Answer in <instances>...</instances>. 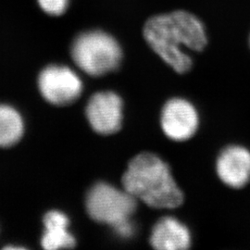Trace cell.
<instances>
[{
    "mask_svg": "<svg viewBox=\"0 0 250 250\" xmlns=\"http://www.w3.org/2000/svg\"><path fill=\"white\" fill-rule=\"evenodd\" d=\"M144 36L152 49L178 73L192 67V60L183 51V46L201 51L207 45L203 24L187 11L152 17L145 24Z\"/></svg>",
    "mask_w": 250,
    "mask_h": 250,
    "instance_id": "6da1fadb",
    "label": "cell"
},
{
    "mask_svg": "<svg viewBox=\"0 0 250 250\" xmlns=\"http://www.w3.org/2000/svg\"><path fill=\"white\" fill-rule=\"evenodd\" d=\"M122 182L125 191L151 208H175L184 201L168 164L152 153L135 156Z\"/></svg>",
    "mask_w": 250,
    "mask_h": 250,
    "instance_id": "7a4b0ae2",
    "label": "cell"
},
{
    "mask_svg": "<svg viewBox=\"0 0 250 250\" xmlns=\"http://www.w3.org/2000/svg\"><path fill=\"white\" fill-rule=\"evenodd\" d=\"M72 57L82 71L91 76H102L120 66L122 50L112 36L101 31H91L73 41Z\"/></svg>",
    "mask_w": 250,
    "mask_h": 250,
    "instance_id": "3957f363",
    "label": "cell"
},
{
    "mask_svg": "<svg viewBox=\"0 0 250 250\" xmlns=\"http://www.w3.org/2000/svg\"><path fill=\"white\" fill-rule=\"evenodd\" d=\"M85 207L92 220L112 228L131 220L136 209V198L108 184L99 183L86 196Z\"/></svg>",
    "mask_w": 250,
    "mask_h": 250,
    "instance_id": "277c9868",
    "label": "cell"
},
{
    "mask_svg": "<svg viewBox=\"0 0 250 250\" xmlns=\"http://www.w3.org/2000/svg\"><path fill=\"white\" fill-rule=\"evenodd\" d=\"M38 87L47 102L56 106H66L80 98L83 83L70 68L52 65L40 72Z\"/></svg>",
    "mask_w": 250,
    "mask_h": 250,
    "instance_id": "5b68a950",
    "label": "cell"
},
{
    "mask_svg": "<svg viewBox=\"0 0 250 250\" xmlns=\"http://www.w3.org/2000/svg\"><path fill=\"white\" fill-rule=\"evenodd\" d=\"M85 113L95 132L115 134L123 123V100L114 92H99L91 97Z\"/></svg>",
    "mask_w": 250,
    "mask_h": 250,
    "instance_id": "8992f818",
    "label": "cell"
},
{
    "mask_svg": "<svg viewBox=\"0 0 250 250\" xmlns=\"http://www.w3.org/2000/svg\"><path fill=\"white\" fill-rule=\"evenodd\" d=\"M161 127L164 134L171 140H188L197 132V110L188 100L170 99L162 108Z\"/></svg>",
    "mask_w": 250,
    "mask_h": 250,
    "instance_id": "52a82bcc",
    "label": "cell"
},
{
    "mask_svg": "<svg viewBox=\"0 0 250 250\" xmlns=\"http://www.w3.org/2000/svg\"><path fill=\"white\" fill-rule=\"evenodd\" d=\"M216 170L227 187L245 188L250 182V150L235 145L225 147L217 160Z\"/></svg>",
    "mask_w": 250,
    "mask_h": 250,
    "instance_id": "ba28073f",
    "label": "cell"
},
{
    "mask_svg": "<svg viewBox=\"0 0 250 250\" xmlns=\"http://www.w3.org/2000/svg\"><path fill=\"white\" fill-rule=\"evenodd\" d=\"M150 244L159 250H188L191 245V235L188 227L177 219L164 217L153 227Z\"/></svg>",
    "mask_w": 250,
    "mask_h": 250,
    "instance_id": "9c48e42d",
    "label": "cell"
},
{
    "mask_svg": "<svg viewBox=\"0 0 250 250\" xmlns=\"http://www.w3.org/2000/svg\"><path fill=\"white\" fill-rule=\"evenodd\" d=\"M45 232L41 244L46 250L72 249L76 245V240L68 231L70 220L67 215L59 210L48 211L44 217Z\"/></svg>",
    "mask_w": 250,
    "mask_h": 250,
    "instance_id": "30bf717a",
    "label": "cell"
},
{
    "mask_svg": "<svg viewBox=\"0 0 250 250\" xmlns=\"http://www.w3.org/2000/svg\"><path fill=\"white\" fill-rule=\"evenodd\" d=\"M24 133V124L14 107L0 104V147H9L18 143Z\"/></svg>",
    "mask_w": 250,
    "mask_h": 250,
    "instance_id": "8fae6325",
    "label": "cell"
},
{
    "mask_svg": "<svg viewBox=\"0 0 250 250\" xmlns=\"http://www.w3.org/2000/svg\"><path fill=\"white\" fill-rule=\"evenodd\" d=\"M37 2L46 14L53 16L63 14L69 5V0H37Z\"/></svg>",
    "mask_w": 250,
    "mask_h": 250,
    "instance_id": "7c38bea8",
    "label": "cell"
},
{
    "mask_svg": "<svg viewBox=\"0 0 250 250\" xmlns=\"http://www.w3.org/2000/svg\"><path fill=\"white\" fill-rule=\"evenodd\" d=\"M116 235L120 236L121 238H130L134 235V226L131 220H128L122 224H118L115 227L112 228Z\"/></svg>",
    "mask_w": 250,
    "mask_h": 250,
    "instance_id": "4fadbf2b",
    "label": "cell"
},
{
    "mask_svg": "<svg viewBox=\"0 0 250 250\" xmlns=\"http://www.w3.org/2000/svg\"></svg>",
    "mask_w": 250,
    "mask_h": 250,
    "instance_id": "5bb4252c",
    "label": "cell"
}]
</instances>
